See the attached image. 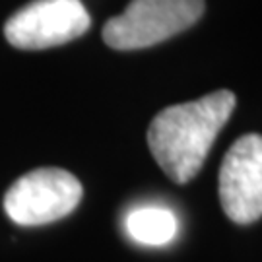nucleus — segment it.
<instances>
[{"instance_id": "obj_4", "label": "nucleus", "mask_w": 262, "mask_h": 262, "mask_svg": "<svg viewBox=\"0 0 262 262\" xmlns=\"http://www.w3.org/2000/svg\"><path fill=\"white\" fill-rule=\"evenodd\" d=\"M90 24L82 0H33L6 21L4 37L12 47L39 51L82 37Z\"/></svg>"}, {"instance_id": "obj_5", "label": "nucleus", "mask_w": 262, "mask_h": 262, "mask_svg": "<svg viewBox=\"0 0 262 262\" xmlns=\"http://www.w3.org/2000/svg\"><path fill=\"white\" fill-rule=\"evenodd\" d=\"M220 202L235 224L262 217V136L245 134L231 144L220 167Z\"/></svg>"}, {"instance_id": "obj_2", "label": "nucleus", "mask_w": 262, "mask_h": 262, "mask_svg": "<svg viewBox=\"0 0 262 262\" xmlns=\"http://www.w3.org/2000/svg\"><path fill=\"white\" fill-rule=\"evenodd\" d=\"M202 14L204 0H130L103 26V41L117 51L151 47L188 29Z\"/></svg>"}, {"instance_id": "obj_1", "label": "nucleus", "mask_w": 262, "mask_h": 262, "mask_svg": "<svg viewBox=\"0 0 262 262\" xmlns=\"http://www.w3.org/2000/svg\"><path fill=\"white\" fill-rule=\"evenodd\" d=\"M235 109L227 90L159 111L148 128V146L171 181L185 185L198 175L220 130Z\"/></svg>"}, {"instance_id": "obj_6", "label": "nucleus", "mask_w": 262, "mask_h": 262, "mask_svg": "<svg viewBox=\"0 0 262 262\" xmlns=\"http://www.w3.org/2000/svg\"><path fill=\"white\" fill-rule=\"evenodd\" d=\"M126 233L136 243L161 247L175 239L179 231L177 215L167 208L159 206H142L132 210L124 220Z\"/></svg>"}, {"instance_id": "obj_3", "label": "nucleus", "mask_w": 262, "mask_h": 262, "mask_svg": "<svg viewBox=\"0 0 262 262\" xmlns=\"http://www.w3.org/2000/svg\"><path fill=\"white\" fill-rule=\"evenodd\" d=\"M82 183L64 169L29 171L8 188L4 210L18 225L53 224L72 214L82 200Z\"/></svg>"}]
</instances>
